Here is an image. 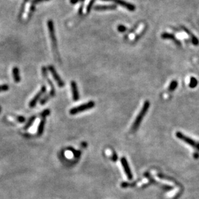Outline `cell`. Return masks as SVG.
<instances>
[{
  "label": "cell",
  "instance_id": "5bb4252c",
  "mask_svg": "<svg viewBox=\"0 0 199 199\" xmlns=\"http://www.w3.org/2000/svg\"><path fill=\"white\" fill-rule=\"evenodd\" d=\"M12 75H13V78H14V81L16 83H19L21 80V78L20 76V72H19V69L18 67H14L12 69Z\"/></svg>",
  "mask_w": 199,
  "mask_h": 199
},
{
  "label": "cell",
  "instance_id": "ba28073f",
  "mask_svg": "<svg viewBox=\"0 0 199 199\" xmlns=\"http://www.w3.org/2000/svg\"><path fill=\"white\" fill-rule=\"evenodd\" d=\"M121 164H122V167L124 168V170L125 171V173L126 174L128 179L131 180L133 179V175H132L131 171L130 170V167H129V166L126 158H125V157H122V158H121Z\"/></svg>",
  "mask_w": 199,
  "mask_h": 199
},
{
  "label": "cell",
  "instance_id": "52a82bcc",
  "mask_svg": "<svg viewBox=\"0 0 199 199\" xmlns=\"http://www.w3.org/2000/svg\"><path fill=\"white\" fill-rule=\"evenodd\" d=\"M46 91V87L45 86H42L41 89L40 91H39L38 93H37L36 95H35V96H34L32 99V100L29 103V107H31V108H33L36 106V103L38 102V101L39 100H40V97L42 96L43 94H44Z\"/></svg>",
  "mask_w": 199,
  "mask_h": 199
},
{
  "label": "cell",
  "instance_id": "44dd1931",
  "mask_svg": "<svg viewBox=\"0 0 199 199\" xmlns=\"http://www.w3.org/2000/svg\"><path fill=\"white\" fill-rule=\"evenodd\" d=\"M118 31L120 32H124L126 31V27L122 25H120L118 27Z\"/></svg>",
  "mask_w": 199,
  "mask_h": 199
},
{
  "label": "cell",
  "instance_id": "9a60e30c",
  "mask_svg": "<svg viewBox=\"0 0 199 199\" xmlns=\"http://www.w3.org/2000/svg\"><path fill=\"white\" fill-rule=\"evenodd\" d=\"M45 124V118H42L38 128V133H37L38 136H40L44 133Z\"/></svg>",
  "mask_w": 199,
  "mask_h": 199
},
{
  "label": "cell",
  "instance_id": "ac0fdd59",
  "mask_svg": "<svg viewBox=\"0 0 199 199\" xmlns=\"http://www.w3.org/2000/svg\"><path fill=\"white\" fill-rule=\"evenodd\" d=\"M198 84V81L194 77H191V79H190V82H189V87L190 88H194L196 87Z\"/></svg>",
  "mask_w": 199,
  "mask_h": 199
},
{
  "label": "cell",
  "instance_id": "ffe728a7",
  "mask_svg": "<svg viewBox=\"0 0 199 199\" xmlns=\"http://www.w3.org/2000/svg\"><path fill=\"white\" fill-rule=\"evenodd\" d=\"M50 114V110L49 109H45L41 113V116L43 118H45L47 116H48Z\"/></svg>",
  "mask_w": 199,
  "mask_h": 199
},
{
  "label": "cell",
  "instance_id": "4fadbf2b",
  "mask_svg": "<svg viewBox=\"0 0 199 199\" xmlns=\"http://www.w3.org/2000/svg\"><path fill=\"white\" fill-rule=\"evenodd\" d=\"M184 31L187 32V34H188V35L190 36V38H191V42H192V44L194 45H195V46H198L199 45V40H198V39L194 35V34L193 33H191V32H190L188 29H187L186 28H184Z\"/></svg>",
  "mask_w": 199,
  "mask_h": 199
},
{
  "label": "cell",
  "instance_id": "cb8c5ba5",
  "mask_svg": "<svg viewBox=\"0 0 199 199\" xmlns=\"http://www.w3.org/2000/svg\"><path fill=\"white\" fill-rule=\"evenodd\" d=\"M84 1H85V0H70V2L71 4H76L78 2H84Z\"/></svg>",
  "mask_w": 199,
  "mask_h": 199
},
{
  "label": "cell",
  "instance_id": "8fae6325",
  "mask_svg": "<svg viewBox=\"0 0 199 199\" xmlns=\"http://www.w3.org/2000/svg\"><path fill=\"white\" fill-rule=\"evenodd\" d=\"M161 37L164 39V40H171L174 41L175 43H176V44L177 45H180V41H179L178 40H176V39L175 38V36L173 35V34H170V33H168V32H164L161 34Z\"/></svg>",
  "mask_w": 199,
  "mask_h": 199
},
{
  "label": "cell",
  "instance_id": "3957f363",
  "mask_svg": "<svg viewBox=\"0 0 199 199\" xmlns=\"http://www.w3.org/2000/svg\"><path fill=\"white\" fill-rule=\"evenodd\" d=\"M94 106H95V103L93 101H90L86 103H84V104H81L80 106L72 108V109H71L70 111H69V113L72 115L78 113H80V112L85 111L86 110L92 109L93 107H94Z\"/></svg>",
  "mask_w": 199,
  "mask_h": 199
},
{
  "label": "cell",
  "instance_id": "9c48e42d",
  "mask_svg": "<svg viewBox=\"0 0 199 199\" xmlns=\"http://www.w3.org/2000/svg\"><path fill=\"white\" fill-rule=\"evenodd\" d=\"M42 74H43V76H44L47 82H48V83L49 84L50 86H51V92H50V95H49V96L50 97H52V96H54V95H55V88L54 87V85L53 84V82H52L51 81V80L48 77H47V69L45 67H42Z\"/></svg>",
  "mask_w": 199,
  "mask_h": 199
},
{
  "label": "cell",
  "instance_id": "6da1fadb",
  "mask_svg": "<svg viewBox=\"0 0 199 199\" xmlns=\"http://www.w3.org/2000/svg\"><path fill=\"white\" fill-rule=\"evenodd\" d=\"M149 106H150V103L149 101H145L144 102V104L143 107H142L140 112H139V114L138 115L136 118L135 119V122H134V123L132 125V127H131L132 132H135L138 129V128L139 127L142 120H143V118H144L145 114L147 113V112H148V111L149 109Z\"/></svg>",
  "mask_w": 199,
  "mask_h": 199
},
{
  "label": "cell",
  "instance_id": "7c38bea8",
  "mask_svg": "<svg viewBox=\"0 0 199 199\" xmlns=\"http://www.w3.org/2000/svg\"><path fill=\"white\" fill-rule=\"evenodd\" d=\"M116 6L115 5H96L94 7V9L96 11H105V10H115Z\"/></svg>",
  "mask_w": 199,
  "mask_h": 199
},
{
  "label": "cell",
  "instance_id": "30bf717a",
  "mask_svg": "<svg viewBox=\"0 0 199 199\" xmlns=\"http://www.w3.org/2000/svg\"><path fill=\"white\" fill-rule=\"evenodd\" d=\"M71 90H72L73 100H74L75 101L78 100V99L80 98L78 90L76 83L74 81H71Z\"/></svg>",
  "mask_w": 199,
  "mask_h": 199
},
{
  "label": "cell",
  "instance_id": "5b68a950",
  "mask_svg": "<svg viewBox=\"0 0 199 199\" xmlns=\"http://www.w3.org/2000/svg\"><path fill=\"white\" fill-rule=\"evenodd\" d=\"M102 1L111 2L115 3L116 4H118V5L122 6L125 8H126V9H127L129 11H134L136 9V7L135 5H133L131 3H127V2L124 1V0H102Z\"/></svg>",
  "mask_w": 199,
  "mask_h": 199
},
{
  "label": "cell",
  "instance_id": "8992f818",
  "mask_svg": "<svg viewBox=\"0 0 199 199\" xmlns=\"http://www.w3.org/2000/svg\"><path fill=\"white\" fill-rule=\"evenodd\" d=\"M48 69L49 70V71L51 72V75H53L54 79L56 81V83H57V84H58V85L59 86V87H64V85H65L64 82L62 81V80L61 79V78H60V76L58 75V73L56 72L54 67H53V66H49L48 67Z\"/></svg>",
  "mask_w": 199,
  "mask_h": 199
},
{
  "label": "cell",
  "instance_id": "d4e9b609",
  "mask_svg": "<svg viewBox=\"0 0 199 199\" xmlns=\"http://www.w3.org/2000/svg\"><path fill=\"white\" fill-rule=\"evenodd\" d=\"M112 161H116V160H117V156H116V154H114V155L112 156Z\"/></svg>",
  "mask_w": 199,
  "mask_h": 199
},
{
  "label": "cell",
  "instance_id": "7402d4cb",
  "mask_svg": "<svg viewBox=\"0 0 199 199\" xmlns=\"http://www.w3.org/2000/svg\"><path fill=\"white\" fill-rule=\"evenodd\" d=\"M16 119L20 123H23V122H25V117H23V116H17Z\"/></svg>",
  "mask_w": 199,
  "mask_h": 199
},
{
  "label": "cell",
  "instance_id": "7a4b0ae2",
  "mask_svg": "<svg viewBox=\"0 0 199 199\" xmlns=\"http://www.w3.org/2000/svg\"><path fill=\"white\" fill-rule=\"evenodd\" d=\"M176 136L178 138H179L180 140L184 142L185 143L189 144V145L193 147V148L199 151V142L193 140L191 138L185 136L182 133H181L180 131L176 133Z\"/></svg>",
  "mask_w": 199,
  "mask_h": 199
},
{
  "label": "cell",
  "instance_id": "e0dca14e",
  "mask_svg": "<svg viewBox=\"0 0 199 199\" xmlns=\"http://www.w3.org/2000/svg\"><path fill=\"white\" fill-rule=\"evenodd\" d=\"M35 119H36V116H32V117H31V118L29 120V121H27V123L25 124V125L24 126V128H23L25 130H27V129H28L31 126V125H32V124L34 123V120H35Z\"/></svg>",
  "mask_w": 199,
  "mask_h": 199
},
{
  "label": "cell",
  "instance_id": "277c9868",
  "mask_svg": "<svg viewBox=\"0 0 199 199\" xmlns=\"http://www.w3.org/2000/svg\"><path fill=\"white\" fill-rule=\"evenodd\" d=\"M47 26H48L49 34L51 37V40L52 42V45H53V47L54 50H56L57 49V45H56V39L55 36V32H54V23L53 21L49 20L47 22Z\"/></svg>",
  "mask_w": 199,
  "mask_h": 199
},
{
  "label": "cell",
  "instance_id": "603a6c76",
  "mask_svg": "<svg viewBox=\"0 0 199 199\" xmlns=\"http://www.w3.org/2000/svg\"><path fill=\"white\" fill-rule=\"evenodd\" d=\"M49 98H50L49 96H47L44 97V98H43V99L41 100V102H40V103H41V104H44V103H45L47 101H48V100H49Z\"/></svg>",
  "mask_w": 199,
  "mask_h": 199
},
{
  "label": "cell",
  "instance_id": "4316f807",
  "mask_svg": "<svg viewBox=\"0 0 199 199\" xmlns=\"http://www.w3.org/2000/svg\"><path fill=\"white\" fill-rule=\"evenodd\" d=\"M44 1V0H35V2H41Z\"/></svg>",
  "mask_w": 199,
  "mask_h": 199
},
{
  "label": "cell",
  "instance_id": "484cf974",
  "mask_svg": "<svg viewBox=\"0 0 199 199\" xmlns=\"http://www.w3.org/2000/svg\"><path fill=\"white\" fill-rule=\"evenodd\" d=\"M194 158H198V157H199V155L198 153H194Z\"/></svg>",
  "mask_w": 199,
  "mask_h": 199
},
{
  "label": "cell",
  "instance_id": "d6986e66",
  "mask_svg": "<svg viewBox=\"0 0 199 199\" xmlns=\"http://www.w3.org/2000/svg\"><path fill=\"white\" fill-rule=\"evenodd\" d=\"M8 89H9V87H8V85L7 84H3L0 85V92L7 91V90H8Z\"/></svg>",
  "mask_w": 199,
  "mask_h": 199
},
{
  "label": "cell",
  "instance_id": "2e32d148",
  "mask_svg": "<svg viewBox=\"0 0 199 199\" xmlns=\"http://www.w3.org/2000/svg\"><path fill=\"white\" fill-rule=\"evenodd\" d=\"M177 86H178V82L176 80H173L171 83L170 86H169V90H170V92L172 91H174V90L176 89V88L177 87Z\"/></svg>",
  "mask_w": 199,
  "mask_h": 199
}]
</instances>
